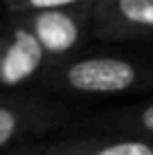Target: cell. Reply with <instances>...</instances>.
<instances>
[{
  "instance_id": "cell-1",
  "label": "cell",
  "mask_w": 153,
  "mask_h": 155,
  "mask_svg": "<svg viewBox=\"0 0 153 155\" xmlns=\"http://www.w3.org/2000/svg\"><path fill=\"white\" fill-rule=\"evenodd\" d=\"M50 88L83 97H115L153 88V65L124 56L68 58L50 70Z\"/></svg>"
},
{
  "instance_id": "cell-2",
  "label": "cell",
  "mask_w": 153,
  "mask_h": 155,
  "mask_svg": "<svg viewBox=\"0 0 153 155\" xmlns=\"http://www.w3.org/2000/svg\"><path fill=\"white\" fill-rule=\"evenodd\" d=\"M47 68V56L32 27L20 14H12L0 45V83L14 90L34 81Z\"/></svg>"
},
{
  "instance_id": "cell-3",
  "label": "cell",
  "mask_w": 153,
  "mask_h": 155,
  "mask_svg": "<svg viewBox=\"0 0 153 155\" xmlns=\"http://www.w3.org/2000/svg\"><path fill=\"white\" fill-rule=\"evenodd\" d=\"M41 41L47 56V70L61 65L81 45L90 27L92 9H50V12L20 14Z\"/></svg>"
},
{
  "instance_id": "cell-4",
  "label": "cell",
  "mask_w": 153,
  "mask_h": 155,
  "mask_svg": "<svg viewBox=\"0 0 153 155\" xmlns=\"http://www.w3.org/2000/svg\"><path fill=\"white\" fill-rule=\"evenodd\" d=\"M61 124V115L54 106L29 94H7L0 104V148L45 135Z\"/></svg>"
},
{
  "instance_id": "cell-5",
  "label": "cell",
  "mask_w": 153,
  "mask_h": 155,
  "mask_svg": "<svg viewBox=\"0 0 153 155\" xmlns=\"http://www.w3.org/2000/svg\"><path fill=\"white\" fill-rule=\"evenodd\" d=\"M90 27L99 38H153V0H97Z\"/></svg>"
},
{
  "instance_id": "cell-6",
  "label": "cell",
  "mask_w": 153,
  "mask_h": 155,
  "mask_svg": "<svg viewBox=\"0 0 153 155\" xmlns=\"http://www.w3.org/2000/svg\"><path fill=\"white\" fill-rule=\"evenodd\" d=\"M45 155H153V140L138 135L77 137L47 144Z\"/></svg>"
},
{
  "instance_id": "cell-7",
  "label": "cell",
  "mask_w": 153,
  "mask_h": 155,
  "mask_svg": "<svg viewBox=\"0 0 153 155\" xmlns=\"http://www.w3.org/2000/svg\"><path fill=\"white\" fill-rule=\"evenodd\" d=\"M92 126L113 135H138L153 140V101L101 115L92 121Z\"/></svg>"
},
{
  "instance_id": "cell-8",
  "label": "cell",
  "mask_w": 153,
  "mask_h": 155,
  "mask_svg": "<svg viewBox=\"0 0 153 155\" xmlns=\"http://www.w3.org/2000/svg\"><path fill=\"white\" fill-rule=\"evenodd\" d=\"M97 0H5L9 14H32L50 9H92Z\"/></svg>"
},
{
  "instance_id": "cell-9",
  "label": "cell",
  "mask_w": 153,
  "mask_h": 155,
  "mask_svg": "<svg viewBox=\"0 0 153 155\" xmlns=\"http://www.w3.org/2000/svg\"><path fill=\"white\" fill-rule=\"evenodd\" d=\"M38 155H45V151H43V153H38Z\"/></svg>"
}]
</instances>
